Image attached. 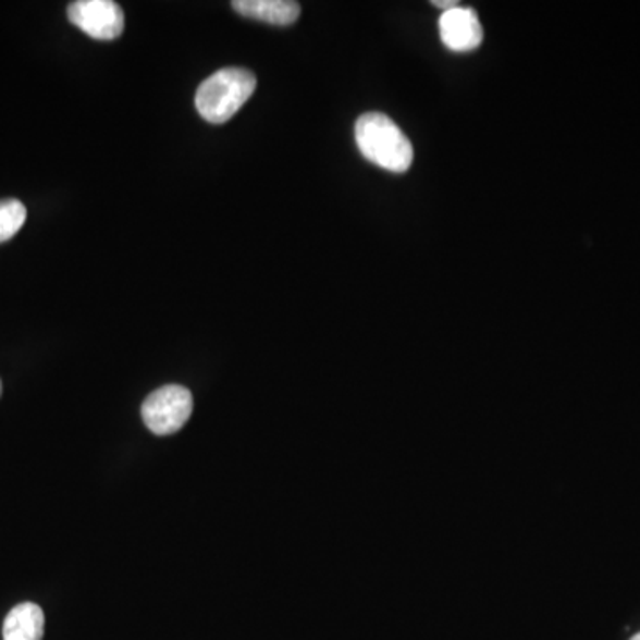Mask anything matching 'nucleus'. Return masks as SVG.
<instances>
[{
    "mask_svg": "<svg viewBox=\"0 0 640 640\" xmlns=\"http://www.w3.org/2000/svg\"><path fill=\"white\" fill-rule=\"evenodd\" d=\"M356 145L365 159L390 171L406 173L411 168L415 151L401 126L383 112H367L355 126Z\"/></svg>",
    "mask_w": 640,
    "mask_h": 640,
    "instance_id": "f257e3e1",
    "label": "nucleus"
},
{
    "mask_svg": "<svg viewBox=\"0 0 640 640\" xmlns=\"http://www.w3.org/2000/svg\"><path fill=\"white\" fill-rule=\"evenodd\" d=\"M257 89L255 73L238 66L218 70L205 78L196 91V109L209 123H226L232 120Z\"/></svg>",
    "mask_w": 640,
    "mask_h": 640,
    "instance_id": "f03ea898",
    "label": "nucleus"
},
{
    "mask_svg": "<svg viewBox=\"0 0 640 640\" xmlns=\"http://www.w3.org/2000/svg\"><path fill=\"white\" fill-rule=\"evenodd\" d=\"M141 415L153 434L170 436L179 432L193 415V395L180 384H168L146 397Z\"/></svg>",
    "mask_w": 640,
    "mask_h": 640,
    "instance_id": "7ed1b4c3",
    "label": "nucleus"
},
{
    "mask_svg": "<svg viewBox=\"0 0 640 640\" xmlns=\"http://www.w3.org/2000/svg\"><path fill=\"white\" fill-rule=\"evenodd\" d=\"M69 19L89 38L116 39L125 29L122 5L112 0H77L69 5Z\"/></svg>",
    "mask_w": 640,
    "mask_h": 640,
    "instance_id": "20e7f679",
    "label": "nucleus"
},
{
    "mask_svg": "<svg viewBox=\"0 0 640 640\" xmlns=\"http://www.w3.org/2000/svg\"><path fill=\"white\" fill-rule=\"evenodd\" d=\"M438 27H440L443 45L452 52L476 50L484 38L479 15L471 8L459 5L454 10L445 11L438 20Z\"/></svg>",
    "mask_w": 640,
    "mask_h": 640,
    "instance_id": "39448f33",
    "label": "nucleus"
},
{
    "mask_svg": "<svg viewBox=\"0 0 640 640\" xmlns=\"http://www.w3.org/2000/svg\"><path fill=\"white\" fill-rule=\"evenodd\" d=\"M232 8L246 19L280 27L294 24L301 15V5L292 0H235Z\"/></svg>",
    "mask_w": 640,
    "mask_h": 640,
    "instance_id": "423d86ee",
    "label": "nucleus"
},
{
    "mask_svg": "<svg viewBox=\"0 0 640 640\" xmlns=\"http://www.w3.org/2000/svg\"><path fill=\"white\" fill-rule=\"evenodd\" d=\"M45 614L36 603H20L8 614L4 640H44Z\"/></svg>",
    "mask_w": 640,
    "mask_h": 640,
    "instance_id": "0eeeda50",
    "label": "nucleus"
},
{
    "mask_svg": "<svg viewBox=\"0 0 640 640\" xmlns=\"http://www.w3.org/2000/svg\"><path fill=\"white\" fill-rule=\"evenodd\" d=\"M27 219V210L19 199L0 201V244L15 237Z\"/></svg>",
    "mask_w": 640,
    "mask_h": 640,
    "instance_id": "6e6552de",
    "label": "nucleus"
},
{
    "mask_svg": "<svg viewBox=\"0 0 640 640\" xmlns=\"http://www.w3.org/2000/svg\"><path fill=\"white\" fill-rule=\"evenodd\" d=\"M432 5H434V8H438V10H443V13H445V11L448 10H454V8H459V2H457V0H434V2H431Z\"/></svg>",
    "mask_w": 640,
    "mask_h": 640,
    "instance_id": "1a4fd4ad",
    "label": "nucleus"
},
{
    "mask_svg": "<svg viewBox=\"0 0 640 640\" xmlns=\"http://www.w3.org/2000/svg\"><path fill=\"white\" fill-rule=\"evenodd\" d=\"M630 640H640V633H637V636L631 637Z\"/></svg>",
    "mask_w": 640,
    "mask_h": 640,
    "instance_id": "9d476101",
    "label": "nucleus"
},
{
    "mask_svg": "<svg viewBox=\"0 0 640 640\" xmlns=\"http://www.w3.org/2000/svg\"><path fill=\"white\" fill-rule=\"evenodd\" d=\"M0 395H2V381H0Z\"/></svg>",
    "mask_w": 640,
    "mask_h": 640,
    "instance_id": "9b49d317",
    "label": "nucleus"
}]
</instances>
